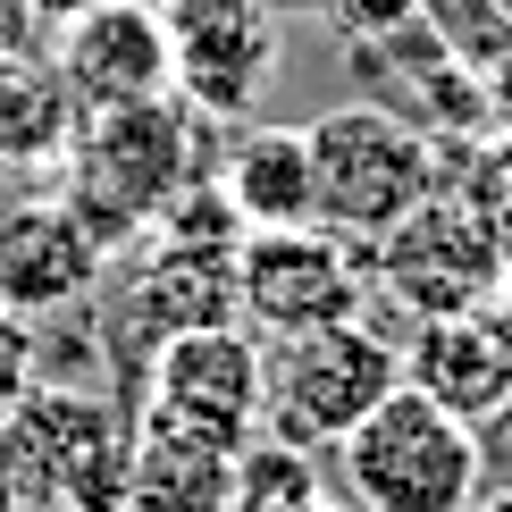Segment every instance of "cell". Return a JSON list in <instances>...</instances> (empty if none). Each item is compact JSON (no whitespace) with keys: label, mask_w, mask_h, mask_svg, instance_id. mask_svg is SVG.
<instances>
[{"label":"cell","mask_w":512,"mask_h":512,"mask_svg":"<svg viewBox=\"0 0 512 512\" xmlns=\"http://www.w3.org/2000/svg\"><path fill=\"white\" fill-rule=\"evenodd\" d=\"M294 9H311V0H294Z\"/></svg>","instance_id":"cell-30"},{"label":"cell","mask_w":512,"mask_h":512,"mask_svg":"<svg viewBox=\"0 0 512 512\" xmlns=\"http://www.w3.org/2000/svg\"><path fill=\"white\" fill-rule=\"evenodd\" d=\"M59 168H68V177H59V202L84 219V236L101 252H118L126 236H143V227L202 177L194 168V110H185L177 93L101 110V118L76 126V143H68Z\"/></svg>","instance_id":"cell-1"},{"label":"cell","mask_w":512,"mask_h":512,"mask_svg":"<svg viewBox=\"0 0 512 512\" xmlns=\"http://www.w3.org/2000/svg\"><path fill=\"white\" fill-rule=\"evenodd\" d=\"M177 101L194 118H244L277 68V0H160Z\"/></svg>","instance_id":"cell-9"},{"label":"cell","mask_w":512,"mask_h":512,"mask_svg":"<svg viewBox=\"0 0 512 512\" xmlns=\"http://www.w3.org/2000/svg\"><path fill=\"white\" fill-rule=\"evenodd\" d=\"M118 512H236V454L210 437L160 429V420H135Z\"/></svg>","instance_id":"cell-14"},{"label":"cell","mask_w":512,"mask_h":512,"mask_svg":"<svg viewBox=\"0 0 512 512\" xmlns=\"http://www.w3.org/2000/svg\"><path fill=\"white\" fill-rule=\"evenodd\" d=\"M236 252H244V244H177V236H160L152 252H143L135 286H126L135 328L152 336V345L194 336V328H244Z\"/></svg>","instance_id":"cell-13"},{"label":"cell","mask_w":512,"mask_h":512,"mask_svg":"<svg viewBox=\"0 0 512 512\" xmlns=\"http://www.w3.org/2000/svg\"><path fill=\"white\" fill-rule=\"evenodd\" d=\"M101 269H110V252L84 236V219L59 194H34V202L0 210V303L17 319L84 303L101 286Z\"/></svg>","instance_id":"cell-11"},{"label":"cell","mask_w":512,"mask_h":512,"mask_svg":"<svg viewBox=\"0 0 512 512\" xmlns=\"http://www.w3.org/2000/svg\"><path fill=\"white\" fill-rule=\"evenodd\" d=\"M126 420L101 395L68 387H26L0 420V479L17 512H118L126 504Z\"/></svg>","instance_id":"cell-3"},{"label":"cell","mask_w":512,"mask_h":512,"mask_svg":"<svg viewBox=\"0 0 512 512\" xmlns=\"http://www.w3.org/2000/svg\"><path fill=\"white\" fill-rule=\"evenodd\" d=\"M286 504H319V445L261 420L236 445V512H286Z\"/></svg>","instance_id":"cell-17"},{"label":"cell","mask_w":512,"mask_h":512,"mask_svg":"<svg viewBox=\"0 0 512 512\" xmlns=\"http://www.w3.org/2000/svg\"><path fill=\"white\" fill-rule=\"evenodd\" d=\"M26 387H34V328L0 303V420L26 403Z\"/></svg>","instance_id":"cell-20"},{"label":"cell","mask_w":512,"mask_h":512,"mask_svg":"<svg viewBox=\"0 0 512 512\" xmlns=\"http://www.w3.org/2000/svg\"><path fill=\"white\" fill-rule=\"evenodd\" d=\"M51 68L84 118L177 93V59H168V26L152 0H93L51 34Z\"/></svg>","instance_id":"cell-10"},{"label":"cell","mask_w":512,"mask_h":512,"mask_svg":"<svg viewBox=\"0 0 512 512\" xmlns=\"http://www.w3.org/2000/svg\"><path fill=\"white\" fill-rule=\"evenodd\" d=\"M219 185H227V202H236L244 236L319 227V177H311V135L303 126H252L236 152L219 160Z\"/></svg>","instance_id":"cell-15"},{"label":"cell","mask_w":512,"mask_h":512,"mask_svg":"<svg viewBox=\"0 0 512 512\" xmlns=\"http://www.w3.org/2000/svg\"><path fill=\"white\" fill-rule=\"evenodd\" d=\"M34 9H42V26L59 34V26H68V17H84V9H93V0H34Z\"/></svg>","instance_id":"cell-25"},{"label":"cell","mask_w":512,"mask_h":512,"mask_svg":"<svg viewBox=\"0 0 512 512\" xmlns=\"http://www.w3.org/2000/svg\"><path fill=\"white\" fill-rule=\"evenodd\" d=\"M462 202L479 210V227L496 236V252H504V277H512V143L479 160V177L462 185Z\"/></svg>","instance_id":"cell-19"},{"label":"cell","mask_w":512,"mask_h":512,"mask_svg":"<svg viewBox=\"0 0 512 512\" xmlns=\"http://www.w3.org/2000/svg\"><path fill=\"white\" fill-rule=\"evenodd\" d=\"M471 512H512V479H496V487H487V496H479Z\"/></svg>","instance_id":"cell-26"},{"label":"cell","mask_w":512,"mask_h":512,"mask_svg":"<svg viewBox=\"0 0 512 512\" xmlns=\"http://www.w3.org/2000/svg\"><path fill=\"white\" fill-rule=\"evenodd\" d=\"M395 387H403V345H387L361 319L319 328V336H286L269 353V429L303 445H345Z\"/></svg>","instance_id":"cell-6"},{"label":"cell","mask_w":512,"mask_h":512,"mask_svg":"<svg viewBox=\"0 0 512 512\" xmlns=\"http://www.w3.org/2000/svg\"><path fill=\"white\" fill-rule=\"evenodd\" d=\"M370 286L387 294V303H403L412 319L487 311L504 294V252L479 227V210L437 185L412 219H395L387 236L370 244Z\"/></svg>","instance_id":"cell-7"},{"label":"cell","mask_w":512,"mask_h":512,"mask_svg":"<svg viewBox=\"0 0 512 512\" xmlns=\"http://www.w3.org/2000/svg\"><path fill=\"white\" fill-rule=\"evenodd\" d=\"M143 420L210 445H236L269 420V353L252 328H194L152 345V370H143Z\"/></svg>","instance_id":"cell-8"},{"label":"cell","mask_w":512,"mask_h":512,"mask_svg":"<svg viewBox=\"0 0 512 512\" xmlns=\"http://www.w3.org/2000/svg\"><path fill=\"white\" fill-rule=\"evenodd\" d=\"M336 17L353 26V42H378V34H403L420 17V0H336Z\"/></svg>","instance_id":"cell-21"},{"label":"cell","mask_w":512,"mask_h":512,"mask_svg":"<svg viewBox=\"0 0 512 512\" xmlns=\"http://www.w3.org/2000/svg\"><path fill=\"white\" fill-rule=\"evenodd\" d=\"M286 512H336V504H328V496H319V504H286Z\"/></svg>","instance_id":"cell-28"},{"label":"cell","mask_w":512,"mask_h":512,"mask_svg":"<svg viewBox=\"0 0 512 512\" xmlns=\"http://www.w3.org/2000/svg\"><path fill=\"white\" fill-rule=\"evenodd\" d=\"M345 487L370 512H471L487 496V445L420 387H395L361 429L336 445Z\"/></svg>","instance_id":"cell-4"},{"label":"cell","mask_w":512,"mask_h":512,"mask_svg":"<svg viewBox=\"0 0 512 512\" xmlns=\"http://www.w3.org/2000/svg\"><path fill=\"white\" fill-rule=\"evenodd\" d=\"M403 387H420L429 403H445L454 420H487L512 403V336L496 311H454V319H412L403 345Z\"/></svg>","instance_id":"cell-12"},{"label":"cell","mask_w":512,"mask_h":512,"mask_svg":"<svg viewBox=\"0 0 512 512\" xmlns=\"http://www.w3.org/2000/svg\"><path fill=\"white\" fill-rule=\"evenodd\" d=\"M236 286H244V328L269 336V345L345 328V319H361V303H370V244L336 236V227L244 236Z\"/></svg>","instance_id":"cell-5"},{"label":"cell","mask_w":512,"mask_h":512,"mask_svg":"<svg viewBox=\"0 0 512 512\" xmlns=\"http://www.w3.org/2000/svg\"><path fill=\"white\" fill-rule=\"evenodd\" d=\"M479 93H487V135L512 143V51L496 59V68H479Z\"/></svg>","instance_id":"cell-23"},{"label":"cell","mask_w":512,"mask_h":512,"mask_svg":"<svg viewBox=\"0 0 512 512\" xmlns=\"http://www.w3.org/2000/svg\"><path fill=\"white\" fill-rule=\"evenodd\" d=\"M479 445H487V471H504V479H512V403L479 429Z\"/></svg>","instance_id":"cell-24"},{"label":"cell","mask_w":512,"mask_h":512,"mask_svg":"<svg viewBox=\"0 0 512 512\" xmlns=\"http://www.w3.org/2000/svg\"><path fill=\"white\" fill-rule=\"evenodd\" d=\"M487 311H496V319H504V336H512V277H504V294H496Z\"/></svg>","instance_id":"cell-27"},{"label":"cell","mask_w":512,"mask_h":512,"mask_svg":"<svg viewBox=\"0 0 512 512\" xmlns=\"http://www.w3.org/2000/svg\"><path fill=\"white\" fill-rule=\"evenodd\" d=\"M420 26H429L462 68H496L512 51V9L504 0H420Z\"/></svg>","instance_id":"cell-18"},{"label":"cell","mask_w":512,"mask_h":512,"mask_svg":"<svg viewBox=\"0 0 512 512\" xmlns=\"http://www.w3.org/2000/svg\"><path fill=\"white\" fill-rule=\"evenodd\" d=\"M303 135L319 177V227H336L353 244H378L395 219H412L437 194V143L387 101H336Z\"/></svg>","instance_id":"cell-2"},{"label":"cell","mask_w":512,"mask_h":512,"mask_svg":"<svg viewBox=\"0 0 512 512\" xmlns=\"http://www.w3.org/2000/svg\"><path fill=\"white\" fill-rule=\"evenodd\" d=\"M84 110L68 101L51 59H0V160L17 168H59L76 143Z\"/></svg>","instance_id":"cell-16"},{"label":"cell","mask_w":512,"mask_h":512,"mask_svg":"<svg viewBox=\"0 0 512 512\" xmlns=\"http://www.w3.org/2000/svg\"><path fill=\"white\" fill-rule=\"evenodd\" d=\"M51 51V26H42L34 0H0V59H42Z\"/></svg>","instance_id":"cell-22"},{"label":"cell","mask_w":512,"mask_h":512,"mask_svg":"<svg viewBox=\"0 0 512 512\" xmlns=\"http://www.w3.org/2000/svg\"><path fill=\"white\" fill-rule=\"evenodd\" d=\"M0 512H17V504H9V479H0Z\"/></svg>","instance_id":"cell-29"}]
</instances>
